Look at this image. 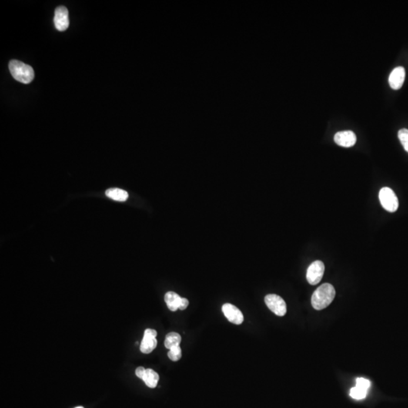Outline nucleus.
<instances>
[{
  "instance_id": "4468645a",
  "label": "nucleus",
  "mask_w": 408,
  "mask_h": 408,
  "mask_svg": "<svg viewBox=\"0 0 408 408\" xmlns=\"http://www.w3.org/2000/svg\"><path fill=\"white\" fill-rule=\"evenodd\" d=\"M181 341H182V338L180 335L175 332H171L165 336L164 345L166 349H171L175 346H179Z\"/></svg>"
},
{
  "instance_id": "a211bd4d",
  "label": "nucleus",
  "mask_w": 408,
  "mask_h": 408,
  "mask_svg": "<svg viewBox=\"0 0 408 408\" xmlns=\"http://www.w3.org/2000/svg\"><path fill=\"white\" fill-rule=\"evenodd\" d=\"M356 386L367 391L369 386H370V382L368 379H365V378H358L356 379Z\"/></svg>"
},
{
  "instance_id": "f03ea898",
  "label": "nucleus",
  "mask_w": 408,
  "mask_h": 408,
  "mask_svg": "<svg viewBox=\"0 0 408 408\" xmlns=\"http://www.w3.org/2000/svg\"><path fill=\"white\" fill-rule=\"evenodd\" d=\"M10 72L14 79L18 82L28 84L34 79V71L32 67L17 60H11L8 64Z\"/></svg>"
},
{
  "instance_id": "2eb2a0df",
  "label": "nucleus",
  "mask_w": 408,
  "mask_h": 408,
  "mask_svg": "<svg viewBox=\"0 0 408 408\" xmlns=\"http://www.w3.org/2000/svg\"><path fill=\"white\" fill-rule=\"evenodd\" d=\"M367 391L357 386H355V387L352 388L350 391L351 397H352V399H356V400H361V399H365L367 396Z\"/></svg>"
},
{
  "instance_id": "7ed1b4c3",
  "label": "nucleus",
  "mask_w": 408,
  "mask_h": 408,
  "mask_svg": "<svg viewBox=\"0 0 408 408\" xmlns=\"http://www.w3.org/2000/svg\"><path fill=\"white\" fill-rule=\"evenodd\" d=\"M379 198L382 207L388 212H395L399 208V200L391 188L388 187L382 188L379 191Z\"/></svg>"
},
{
  "instance_id": "dca6fc26",
  "label": "nucleus",
  "mask_w": 408,
  "mask_h": 408,
  "mask_svg": "<svg viewBox=\"0 0 408 408\" xmlns=\"http://www.w3.org/2000/svg\"><path fill=\"white\" fill-rule=\"evenodd\" d=\"M168 357L172 362H178V360H180L182 358V350H181L180 346H175L169 349Z\"/></svg>"
},
{
  "instance_id": "1a4fd4ad",
  "label": "nucleus",
  "mask_w": 408,
  "mask_h": 408,
  "mask_svg": "<svg viewBox=\"0 0 408 408\" xmlns=\"http://www.w3.org/2000/svg\"><path fill=\"white\" fill-rule=\"evenodd\" d=\"M357 137L352 131H342L337 132L334 136L336 145L344 148H351L356 143Z\"/></svg>"
},
{
  "instance_id": "39448f33",
  "label": "nucleus",
  "mask_w": 408,
  "mask_h": 408,
  "mask_svg": "<svg viewBox=\"0 0 408 408\" xmlns=\"http://www.w3.org/2000/svg\"><path fill=\"white\" fill-rule=\"evenodd\" d=\"M325 264L322 261L312 262L308 268L306 278L310 285H316L322 281L325 273Z\"/></svg>"
},
{
  "instance_id": "412c9836",
  "label": "nucleus",
  "mask_w": 408,
  "mask_h": 408,
  "mask_svg": "<svg viewBox=\"0 0 408 408\" xmlns=\"http://www.w3.org/2000/svg\"><path fill=\"white\" fill-rule=\"evenodd\" d=\"M83 408V407H77V408Z\"/></svg>"
},
{
  "instance_id": "9d476101",
  "label": "nucleus",
  "mask_w": 408,
  "mask_h": 408,
  "mask_svg": "<svg viewBox=\"0 0 408 408\" xmlns=\"http://www.w3.org/2000/svg\"><path fill=\"white\" fill-rule=\"evenodd\" d=\"M405 80V69L403 67L395 68L389 75V82L391 88L398 90L402 88Z\"/></svg>"
},
{
  "instance_id": "f3484780",
  "label": "nucleus",
  "mask_w": 408,
  "mask_h": 408,
  "mask_svg": "<svg viewBox=\"0 0 408 408\" xmlns=\"http://www.w3.org/2000/svg\"><path fill=\"white\" fill-rule=\"evenodd\" d=\"M399 138L405 151L408 153V129H402L399 130Z\"/></svg>"
},
{
  "instance_id": "6ab92c4d",
  "label": "nucleus",
  "mask_w": 408,
  "mask_h": 408,
  "mask_svg": "<svg viewBox=\"0 0 408 408\" xmlns=\"http://www.w3.org/2000/svg\"><path fill=\"white\" fill-rule=\"evenodd\" d=\"M145 372H146V369H145L143 367H138L135 369V374H136V376H138V378H140V379H143Z\"/></svg>"
},
{
  "instance_id": "423d86ee",
  "label": "nucleus",
  "mask_w": 408,
  "mask_h": 408,
  "mask_svg": "<svg viewBox=\"0 0 408 408\" xmlns=\"http://www.w3.org/2000/svg\"><path fill=\"white\" fill-rule=\"evenodd\" d=\"M158 335L157 331L153 329H145L143 339L140 346V350L142 353L149 354L153 350H155L158 345L156 336Z\"/></svg>"
},
{
  "instance_id": "f8f14e48",
  "label": "nucleus",
  "mask_w": 408,
  "mask_h": 408,
  "mask_svg": "<svg viewBox=\"0 0 408 408\" xmlns=\"http://www.w3.org/2000/svg\"><path fill=\"white\" fill-rule=\"evenodd\" d=\"M105 195L111 199L120 201V202H123L129 198V195L126 191L118 188H110L107 190L105 191Z\"/></svg>"
},
{
  "instance_id": "ddd939ff",
  "label": "nucleus",
  "mask_w": 408,
  "mask_h": 408,
  "mask_svg": "<svg viewBox=\"0 0 408 408\" xmlns=\"http://www.w3.org/2000/svg\"><path fill=\"white\" fill-rule=\"evenodd\" d=\"M142 380L145 382L147 386L149 388H155L159 381V375L152 369H146L145 376Z\"/></svg>"
},
{
  "instance_id": "6e6552de",
  "label": "nucleus",
  "mask_w": 408,
  "mask_h": 408,
  "mask_svg": "<svg viewBox=\"0 0 408 408\" xmlns=\"http://www.w3.org/2000/svg\"><path fill=\"white\" fill-rule=\"evenodd\" d=\"M54 23L55 28L59 31H65L69 26L68 10L66 7L59 6L55 9Z\"/></svg>"
},
{
  "instance_id": "aec40b11",
  "label": "nucleus",
  "mask_w": 408,
  "mask_h": 408,
  "mask_svg": "<svg viewBox=\"0 0 408 408\" xmlns=\"http://www.w3.org/2000/svg\"><path fill=\"white\" fill-rule=\"evenodd\" d=\"M188 305H189V301H188L186 298H182L179 309H180V310H185V309L188 308Z\"/></svg>"
},
{
  "instance_id": "0eeeda50",
  "label": "nucleus",
  "mask_w": 408,
  "mask_h": 408,
  "mask_svg": "<svg viewBox=\"0 0 408 408\" xmlns=\"http://www.w3.org/2000/svg\"><path fill=\"white\" fill-rule=\"evenodd\" d=\"M222 312L227 319L234 325H240L243 323V314L238 308L232 304H224L222 306Z\"/></svg>"
},
{
  "instance_id": "9b49d317",
  "label": "nucleus",
  "mask_w": 408,
  "mask_h": 408,
  "mask_svg": "<svg viewBox=\"0 0 408 408\" xmlns=\"http://www.w3.org/2000/svg\"><path fill=\"white\" fill-rule=\"evenodd\" d=\"M181 301H182V297L178 296L177 293L174 292H168L165 295V302L167 305L169 310L172 312H175V311L179 309L180 306Z\"/></svg>"
},
{
  "instance_id": "20e7f679",
  "label": "nucleus",
  "mask_w": 408,
  "mask_h": 408,
  "mask_svg": "<svg viewBox=\"0 0 408 408\" xmlns=\"http://www.w3.org/2000/svg\"><path fill=\"white\" fill-rule=\"evenodd\" d=\"M265 304L272 312L278 316H285L286 313L285 301L276 294L267 295L265 298Z\"/></svg>"
},
{
  "instance_id": "f257e3e1",
  "label": "nucleus",
  "mask_w": 408,
  "mask_h": 408,
  "mask_svg": "<svg viewBox=\"0 0 408 408\" xmlns=\"http://www.w3.org/2000/svg\"><path fill=\"white\" fill-rule=\"evenodd\" d=\"M336 296V290L330 284H324L314 292L312 305L316 310H322L330 305Z\"/></svg>"
}]
</instances>
